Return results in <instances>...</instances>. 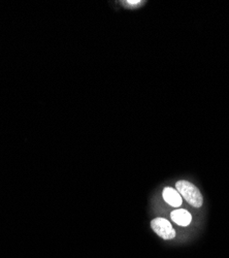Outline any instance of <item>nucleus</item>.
<instances>
[{"label": "nucleus", "mask_w": 229, "mask_h": 258, "mask_svg": "<svg viewBox=\"0 0 229 258\" xmlns=\"http://www.w3.org/2000/svg\"><path fill=\"white\" fill-rule=\"evenodd\" d=\"M171 218L176 225L182 226V227L189 226V224L192 221L191 214L189 213V211H187L185 209L173 210L171 213Z\"/></svg>", "instance_id": "obj_4"}, {"label": "nucleus", "mask_w": 229, "mask_h": 258, "mask_svg": "<svg viewBox=\"0 0 229 258\" xmlns=\"http://www.w3.org/2000/svg\"><path fill=\"white\" fill-rule=\"evenodd\" d=\"M151 227L154 232L163 240H172L175 237V230L169 220L158 217L151 221Z\"/></svg>", "instance_id": "obj_2"}, {"label": "nucleus", "mask_w": 229, "mask_h": 258, "mask_svg": "<svg viewBox=\"0 0 229 258\" xmlns=\"http://www.w3.org/2000/svg\"><path fill=\"white\" fill-rule=\"evenodd\" d=\"M162 198L164 201L170 204L172 208L179 209L183 203V198L178 190L172 187H165L162 192Z\"/></svg>", "instance_id": "obj_3"}, {"label": "nucleus", "mask_w": 229, "mask_h": 258, "mask_svg": "<svg viewBox=\"0 0 229 258\" xmlns=\"http://www.w3.org/2000/svg\"><path fill=\"white\" fill-rule=\"evenodd\" d=\"M175 189L181 194L182 198L191 204L194 208H200L203 203L202 195L200 189L196 187L192 183L181 180L175 183Z\"/></svg>", "instance_id": "obj_1"}, {"label": "nucleus", "mask_w": 229, "mask_h": 258, "mask_svg": "<svg viewBox=\"0 0 229 258\" xmlns=\"http://www.w3.org/2000/svg\"><path fill=\"white\" fill-rule=\"evenodd\" d=\"M127 3L130 5H137V4L141 3V1H127Z\"/></svg>", "instance_id": "obj_5"}]
</instances>
